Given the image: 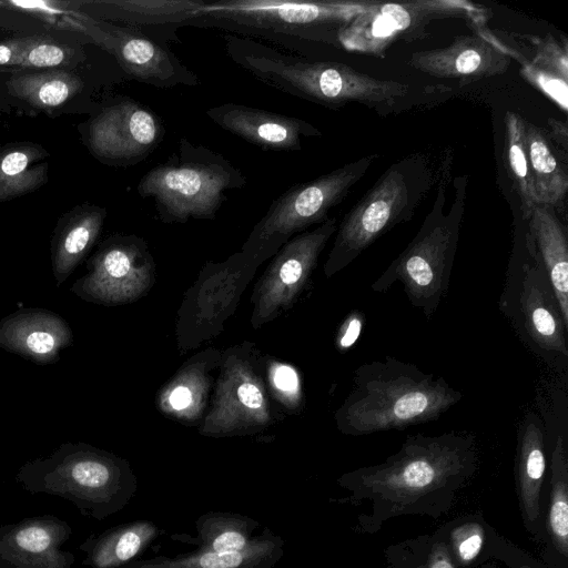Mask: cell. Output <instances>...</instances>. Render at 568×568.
I'll list each match as a JSON object with an SVG mask.
<instances>
[{"mask_svg":"<svg viewBox=\"0 0 568 568\" xmlns=\"http://www.w3.org/2000/svg\"><path fill=\"white\" fill-rule=\"evenodd\" d=\"M479 464L478 440L470 432L407 435L384 462L339 476L337 485L348 495L336 501L366 507L354 527L361 535H374L396 517L437 519L454 507Z\"/></svg>","mask_w":568,"mask_h":568,"instance_id":"obj_1","label":"cell"},{"mask_svg":"<svg viewBox=\"0 0 568 568\" xmlns=\"http://www.w3.org/2000/svg\"><path fill=\"white\" fill-rule=\"evenodd\" d=\"M463 393L442 377L393 356L361 364L334 413L339 433L365 436L435 422Z\"/></svg>","mask_w":568,"mask_h":568,"instance_id":"obj_2","label":"cell"},{"mask_svg":"<svg viewBox=\"0 0 568 568\" xmlns=\"http://www.w3.org/2000/svg\"><path fill=\"white\" fill-rule=\"evenodd\" d=\"M16 481L31 495L63 498L95 520L122 510L138 490L128 460L81 442L61 444L49 456L24 463Z\"/></svg>","mask_w":568,"mask_h":568,"instance_id":"obj_3","label":"cell"},{"mask_svg":"<svg viewBox=\"0 0 568 568\" xmlns=\"http://www.w3.org/2000/svg\"><path fill=\"white\" fill-rule=\"evenodd\" d=\"M467 178L454 181V200L445 211L446 183L440 179L436 199L405 250L371 285L384 293L400 283L409 303L430 320L445 297L465 212Z\"/></svg>","mask_w":568,"mask_h":568,"instance_id":"obj_4","label":"cell"},{"mask_svg":"<svg viewBox=\"0 0 568 568\" xmlns=\"http://www.w3.org/2000/svg\"><path fill=\"white\" fill-rule=\"evenodd\" d=\"M245 184V175L222 154L181 138L178 151L146 172L136 190L153 199L163 223H185L215 219L226 193Z\"/></svg>","mask_w":568,"mask_h":568,"instance_id":"obj_5","label":"cell"},{"mask_svg":"<svg viewBox=\"0 0 568 568\" xmlns=\"http://www.w3.org/2000/svg\"><path fill=\"white\" fill-rule=\"evenodd\" d=\"M433 180L428 162L420 154L393 163L337 225L323 268L325 277L344 270L378 237L409 221Z\"/></svg>","mask_w":568,"mask_h":568,"instance_id":"obj_6","label":"cell"},{"mask_svg":"<svg viewBox=\"0 0 568 568\" xmlns=\"http://www.w3.org/2000/svg\"><path fill=\"white\" fill-rule=\"evenodd\" d=\"M498 308L534 354L552 367L567 366L568 324L526 230L509 258Z\"/></svg>","mask_w":568,"mask_h":568,"instance_id":"obj_7","label":"cell"},{"mask_svg":"<svg viewBox=\"0 0 568 568\" xmlns=\"http://www.w3.org/2000/svg\"><path fill=\"white\" fill-rule=\"evenodd\" d=\"M284 418L265 381L264 354L253 342L222 352L210 407L199 426L203 436H251Z\"/></svg>","mask_w":568,"mask_h":568,"instance_id":"obj_8","label":"cell"},{"mask_svg":"<svg viewBox=\"0 0 568 568\" xmlns=\"http://www.w3.org/2000/svg\"><path fill=\"white\" fill-rule=\"evenodd\" d=\"M377 158V154L363 156L290 187L270 204L241 252L258 267L294 235L325 222L329 211L348 195Z\"/></svg>","mask_w":568,"mask_h":568,"instance_id":"obj_9","label":"cell"},{"mask_svg":"<svg viewBox=\"0 0 568 568\" xmlns=\"http://www.w3.org/2000/svg\"><path fill=\"white\" fill-rule=\"evenodd\" d=\"M377 1L223 0L204 4L212 17L237 29L339 45L341 32Z\"/></svg>","mask_w":568,"mask_h":568,"instance_id":"obj_10","label":"cell"},{"mask_svg":"<svg viewBox=\"0 0 568 568\" xmlns=\"http://www.w3.org/2000/svg\"><path fill=\"white\" fill-rule=\"evenodd\" d=\"M256 270L241 251L225 261L205 263L178 311L175 338L181 354L222 333Z\"/></svg>","mask_w":568,"mask_h":568,"instance_id":"obj_11","label":"cell"},{"mask_svg":"<svg viewBox=\"0 0 568 568\" xmlns=\"http://www.w3.org/2000/svg\"><path fill=\"white\" fill-rule=\"evenodd\" d=\"M156 265L144 239L108 237L88 261V272L71 286L79 298L105 306L130 304L149 293Z\"/></svg>","mask_w":568,"mask_h":568,"instance_id":"obj_12","label":"cell"},{"mask_svg":"<svg viewBox=\"0 0 568 568\" xmlns=\"http://www.w3.org/2000/svg\"><path fill=\"white\" fill-rule=\"evenodd\" d=\"M336 230V217H328L315 229L294 235L272 256L251 297L253 328L262 327L295 304Z\"/></svg>","mask_w":568,"mask_h":568,"instance_id":"obj_13","label":"cell"},{"mask_svg":"<svg viewBox=\"0 0 568 568\" xmlns=\"http://www.w3.org/2000/svg\"><path fill=\"white\" fill-rule=\"evenodd\" d=\"M473 10V4L466 1H377L341 32L338 42L349 51L384 57L386 50L397 42L427 37V28L433 21L463 16Z\"/></svg>","mask_w":568,"mask_h":568,"instance_id":"obj_14","label":"cell"},{"mask_svg":"<svg viewBox=\"0 0 568 568\" xmlns=\"http://www.w3.org/2000/svg\"><path fill=\"white\" fill-rule=\"evenodd\" d=\"M164 129L145 105L122 99L104 106L87 124V145L100 161L130 165L144 160L161 142Z\"/></svg>","mask_w":568,"mask_h":568,"instance_id":"obj_15","label":"cell"},{"mask_svg":"<svg viewBox=\"0 0 568 568\" xmlns=\"http://www.w3.org/2000/svg\"><path fill=\"white\" fill-rule=\"evenodd\" d=\"M71 526L53 515L0 525V568H72L75 556L62 546Z\"/></svg>","mask_w":568,"mask_h":568,"instance_id":"obj_16","label":"cell"},{"mask_svg":"<svg viewBox=\"0 0 568 568\" xmlns=\"http://www.w3.org/2000/svg\"><path fill=\"white\" fill-rule=\"evenodd\" d=\"M109 40L105 51L132 79L161 89L179 84L195 85L197 78L154 36L133 26H115L102 21Z\"/></svg>","mask_w":568,"mask_h":568,"instance_id":"obj_17","label":"cell"},{"mask_svg":"<svg viewBox=\"0 0 568 568\" xmlns=\"http://www.w3.org/2000/svg\"><path fill=\"white\" fill-rule=\"evenodd\" d=\"M510 63V52L483 34L458 37L448 47L414 52L407 62L429 77L460 82L500 75Z\"/></svg>","mask_w":568,"mask_h":568,"instance_id":"obj_18","label":"cell"},{"mask_svg":"<svg viewBox=\"0 0 568 568\" xmlns=\"http://www.w3.org/2000/svg\"><path fill=\"white\" fill-rule=\"evenodd\" d=\"M545 428L540 417L528 412L517 428L514 464L515 491L523 525L542 542V490L547 468Z\"/></svg>","mask_w":568,"mask_h":568,"instance_id":"obj_19","label":"cell"},{"mask_svg":"<svg viewBox=\"0 0 568 568\" xmlns=\"http://www.w3.org/2000/svg\"><path fill=\"white\" fill-rule=\"evenodd\" d=\"M206 115L230 133L264 149L301 151L303 136H318L321 131L298 118L263 109L225 103L213 106Z\"/></svg>","mask_w":568,"mask_h":568,"instance_id":"obj_20","label":"cell"},{"mask_svg":"<svg viewBox=\"0 0 568 568\" xmlns=\"http://www.w3.org/2000/svg\"><path fill=\"white\" fill-rule=\"evenodd\" d=\"M222 352L210 347L186 359L156 395V407L170 419L200 426L207 412Z\"/></svg>","mask_w":568,"mask_h":568,"instance_id":"obj_21","label":"cell"},{"mask_svg":"<svg viewBox=\"0 0 568 568\" xmlns=\"http://www.w3.org/2000/svg\"><path fill=\"white\" fill-rule=\"evenodd\" d=\"M73 344V331L58 313L20 308L0 320V348L36 364H53Z\"/></svg>","mask_w":568,"mask_h":568,"instance_id":"obj_22","label":"cell"},{"mask_svg":"<svg viewBox=\"0 0 568 568\" xmlns=\"http://www.w3.org/2000/svg\"><path fill=\"white\" fill-rule=\"evenodd\" d=\"M106 216L104 207L81 204L58 222L50 246L51 270L57 286L63 284L95 244Z\"/></svg>","mask_w":568,"mask_h":568,"instance_id":"obj_23","label":"cell"},{"mask_svg":"<svg viewBox=\"0 0 568 568\" xmlns=\"http://www.w3.org/2000/svg\"><path fill=\"white\" fill-rule=\"evenodd\" d=\"M283 539L268 528L240 551L196 550L174 557L135 559L122 568H273L283 557Z\"/></svg>","mask_w":568,"mask_h":568,"instance_id":"obj_24","label":"cell"},{"mask_svg":"<svg viewBox=\"0 0 568 568\" xmlns=\"http://www.w3.org/2000/svg\"><path fill=\"white\" fill-rule=\"evenodd\" d=\"M550 483L542 518L544 561L552 568H568V445L559 434L550 453Z\"/></svg>","mask_w":568,"mask_h":568,"instance_id":"obj_25","label":"cell"},{"mask_svg":"<svg viewBox=\"0 0 568 568\" xmlns=\"http://www.w3.org/2000/svg\"><path fill=\"white\" fill-rule=\"evenodd\" d=\"M526 222L538 255L554 287L565 322L568 324V233L555 207L536 204Z\"/></svg>","mask_w":568,"mask_h":568,"instance_id":"obj_26","label":"cell"},{"mask_svg":"<svg viewBox=\"0 0 568 568\" xmlns=\"http://www.w3.org/2000/svg\"><path fill=\"white\" fill-rule=\"evenodd\" d=\"M161 534L149 520L122 524L97 535H90L79 550L85 554L83 566L90 568H122L135 560Z\"/></svg>","mask_w":568,"mask_h":568,"instance_id":"obj_27","label":"cell"},{"mask_svg":"<svg viewBox=\"0 0 568 568\" xmlns=\"http://www.w3.org/2000/svg\"><path fill=\"white\" fill-rule=\"evenodd\" d=\"M438 529L456 568H475L493 561L501 536L481 511L458 516Z\"/></svg>","mask_w":568,"mask_h":568,"instance_id":"obj_28","label":"cell"},{"mask_svg":"<svg viewBox=\"0 0 568 568\" xmlns=\"http://www.w3.org/2000/svg\"><path fill=\"white\" fill-rule=\"evenodd\" d=\"M525 145L537 204L556 206L568 192L567 165L546 132L525 120Z\"/></svg>","mask_w":568,"mask_h":568,"instance_id":"obj_29","label":"cell"},{"mask_svg":"<svg viewBox=\"0 0 568 568\" xmlns=\"http://www.w3.org/2000/svg\"><path fill=\"white\" fill-rule=\"evenodd\" d=\"M87 3L100 7L105 17L141 29L174 26L201 18L205 4L202 0H95Z\"/></svg>","mask_w":568,"mask_h":568,"instance_id":"obj_30","label":"cell"},{"mask_svg":"<svg viewBox=\"0 0 568 568\" xmlns=\"http://www.w3.org/2000/svg\"><path fill=\"white\" fill-rule=\"evenodd\" d=\"M48 151L31 142L0 149V203L29 194L48 181Z\"/></svg>","mask_w":568,"mask_h":568,"instance_id":"obj_31","label":"cell"},{"mask_svg":"<svg viewBox=\"0 0 568 568\" xmlns=\"http://www.w3.org/2000/svg\"><path fill=\"white\" fill-rule=\"evenodd\" d=\"M8 92L40 110L63 105L83 89V81L64 69H45L12 74L6 82Z\"/></svg>","mask_w":568,"mask_h":568,"instance_id":"obj_32","label":"cell"},{"mask_svg":"<svg viewBox=\"0 0 568 568\" xmlns=\"http://www.w3.org/2000/svg\"><path fill=\"white\" fill-rule=\"evenodd\" d=\"M75 58V50L50 37L33 34L0 41V68L18 71L62 69Z\"/></svg>","mask_w":568,"mask_h":568,"instance_id":"obj_33","label":"cell"},{"mask_svg":"<svg viewBox=\"0 0 568 568\" xmlns=\"http://www.w3.org/2000/svg\"><path fill=\"white\" fill-rule=\"evenodd\" d=\"M260 524L252 518L231 513L209 511L195 523L201 551H240L246 548L255 536Z\"/></svg>","mask_w":568,"mask_h":568,"instance_id":"obj_34","label":"cell"},{"mask_svg":"<svg viewBox=\"0 0 568 568\" xmlns=\"http://www.w3.org/2000/svg\"><path fill=\"white\" fill-rule=\"evenodd\" d=\"M384 568H456L437 529L388 545Z\"/></svg>","mask_w":568,"mask_h":568,"instance_id":"obj_35","label":"cell"},{"mask_svg":"<svg viewBox=\"0 0 568 568\" xmlns=\"http://www.w3.org/2000/svg\"><path fill=\"white\" fill-rule=\"evenodd\" d=\"M505 155L509 175L519 195L523 219L526 221L537 204L532 176L525 145V119L508 111L505 116Z\"/></svg>","mask_w":568,"mask_h":568,"instance_id":"obj_36","label":"cell"},{"mask_svg":"<svg viewBox=\"0 0 568 568\" xmlns=\"http://www.w3.org/2000/svg\"><path fill=\"white\" fill-rule=\"evenodd\" d=\"M268 393L283 413L298 414L304 407V393L298 371L277 358L264 355Z\"/></svg>","mask_w":568,"mask_h":568,"instance_id":"obj_37","label":"cell"},{"mask_svg":"<svg viewBox=\"0 0 568 568\" xmlns=\"http://www.w3.org/2000/svg\"><path fill=\"white\" fill-rule=\"evenodd\" d=\"M521 75L532 85L555 101L565 112L568 106V83L562 78L535 67L529 61L521 62Z\"/></svg>","mask_w":568,"mask_h":568,"instance_id":"obj_38","label":"cell"},{"mask_svg":"<svg viewBox=\"0 0 568 568\" xmlns=\"http://www.w3.org/2000/svg\"><path fill=\"white\" fill-rule=\"evenodd\" d=\"M530 62L546 72L568 80L567 47L561 48L551 36L537 43L536 57Z\"/></svg>","mask_w":568,"mask_h":568,"instance_id":"obj_39","label":"cell"},{"mask_svg":"<svg viewBox=\"0 0 568 568\" xmlns=\"http://www.w3.org/2000/svg\"><path fill=\"white\" fill-rule=\"evenodd\" d=\"M494 560L500 561L507 568H552L503 536L498 540Z\"/></svg>","mask_w":568,"mask_h":568,"instance_id":"obj_40","label":"cell"},{"mask_svg":"<svg viewBox=\"0 0 568 568\" xmlns=\"http://www.w3.org/2000/svg\"><path fill=\"white\" fill-rule=\"evenodd\" d=\"M364 327V317L363 314L358 312H353L345 318L342 324L337 336H336V347L339 352H345L354 343L357 341L361 332Z\"/></svg>","mask_w":568,"mask_h":568,"instance_id":"obj_41","label":"cell"},{"mask_svg":"<svg viewBox=\"0 0 568 568\" xmlns=\"http://www.w3.org/2000/svg\"><path fill=\"white\" fill-rule=\"evenodd\" d=\"M550 129V140L555 141L561 148L562 152L567 154L568 151V129L565 121L556 120L554 118L547 119Z\"/></svg>","mask_w":568,"mask_h":568,"instance_id":"obj_42","label":"cell"},{"mask_svg":"<svg viewBox=\"0 0 568 568\" xmlns=\"http://www.w3.org/2000/svg\"><path fill=\"white\" fill-rule=\"evenodd\" d=\"M475 568H497L494 561L484 562Z\"/></svg>","mask_w":568,"mask_h":568,"instance_id":"obj_43","label":"cell"}]
</instances>
